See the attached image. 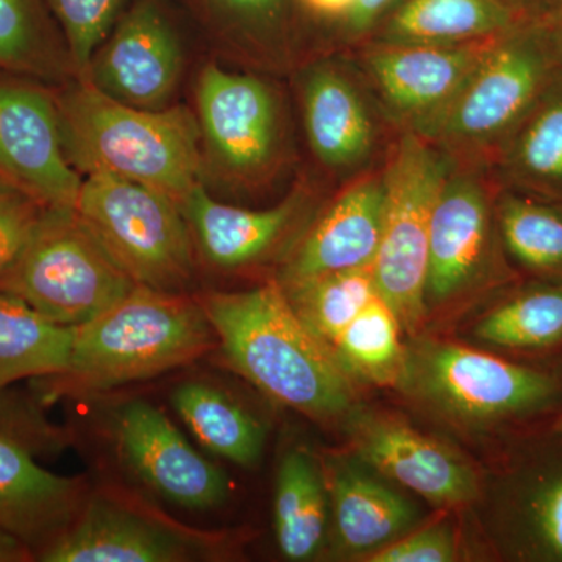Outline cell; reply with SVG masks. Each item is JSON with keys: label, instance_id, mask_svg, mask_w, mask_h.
<instances>
[{"label": "cell", "instance_id": "obj_1", "mask_svg": "<svg viewBox=\"0 0 562 562\" xmlns=\"http://www.w3.org/2000/svg\"><path fill=\"white\" fill-rule=\"evenodd\" d=\"M195 297L224 360L272 401L321 424L347 422L357 412L353 376L299 319L279 281Z\"/></svg>", "mask_w": 562, "mask_h": 562}, {"label": "cell", "instance_id": "obj_2", "mask_svg": "<svg viewBox=\"0 0 562 562\" xmlns=\"http://www.w3.org/2000/svg\"><path fill=\"white\" fill-rule=\"evenodd\" d=\"M217 349L198 297L136 286L94 319L74 328L68 369L41 379V395L101 394L146 382Z\"/></svg>", "mask_w": 562, "mask_h": 562}, {"label": "cell", "instance_id": "obj_3", "mask_svg": "<svg viewBox=\"0 0 562 562\" xmlns=\"http://www.w3.org/2000/svg\"><path fill=\"white\" fill-rule=\"evenodd\" d=\"M57 103L63 147L81 177L136 181L179 205L201 183V125L187 106L135 109L77 77L57 92Z\"/></svg>", "mask_w": 562, "mask_h": 562}, {"label": "cell", "instance_id": "obj_4", "mask_svg": "<svg viewBox=\"0 0 562 562\" xmlns=\"http://www.w3.org/2000/svg\"><path fill=\"white\" fill-rule=\"evenodd\" d=\"M561 74L542 22L520 20L495 36L452 105L420 138L453 161L486 166Z\"/></svg>", "mask_w": 562, "mask_h": 562}, {"label": "cell", "instance_id": "obj_5", "mask_svg": "<svg viewBox=\"0 0 562 562\" xmlns=\"http://www.w3.org/2000/svg\"><path fill=\"white\" fill-rule=\"evenodd\" d=\"M397 390L443 420L472 428L539 416L561 398L550 373L430 338L406 346Z\"/></svg>", "mask_w": 562, "mask_h": 562}, {"label": "cell", "instance_id": "obj_6", "mask_svg": "<svg viewBox=\"0 0 562 562\" xmlns=\"http://www.w3.org/2000/svg\"><path fill=\"white\" fill-rule=\"evenodd\" d=\"M136 286L70 206L44 209L0 273V291L66 327L94 319Z\"/></svg>", "mask_w": 562, "mask_h": 562}, {"label": "cell", "instance_id": "obj_7", "mask_svg": "<svg viewBox=\"0 0 562 562\" xmlns=\"http://www.w3.org/2000/svg\"><path fill=\"white\" fill-rule=\"evenodd\" d=\"M452 165V158L427 139L402 132L382 171L383 228L373 279L376 292L409 335L427 317L425 281L432 211Z\"/></svg>", "mask_w": 562, "mask_h": 562}, {"label": "cell", "instance_id": "obj_8", "mask_svg": "<svg viewBox=\"0 0 562 562\" xmlns=\"http://www.w3.org/2000/svg\"><path fill=\"white\" fill-rule=\"evenodd\" d=\"M76 211L139 286L187 292L195 244L179 203L165 192L111 176L83 177Z\"/></svg>", "mask_w": 562, "mask_h": 562}, {"label": "cell", "instance_id": "obj_9", "mask_svg": "<svg viewBox=\"0 0 562 562\" xmlns=\"http://www.w3.org/2000/svg\"><path fill=\"white\" fill-rule=\"evenodd\" d=\"M217 531L176 522L138 495L111 484L88 492L72 524L41 550L43 562H190L227 557Z\"/></svg>", "mask_w": 562, "mask_h": 562}, {"label": "cell", "instance_id": "obj_10", "mask_svg": "<svg viewBox=\"0 0 562 562\" xmlns=\"http://www.w3.org/2000/svg\"><path fill=\"white\" fill-rule=\"evenodd\" d=\"M61 443V432L32 405L0 392V528L31 547L35 561L72 524L90 492L80 476L40 464V453Z\"/></svg>", "mask_w": 562, "mask_h": 562}, {"label": "cell", "instance_id": "obj_11", "mask_svg": "<svg viewBox=\"0 0 562 562\" xmlns=\"http://www.w3.org/2000/svg\"><path fill=\"white\" fill-rule=\"evenodd\" d=\"M497 190L484 166L453 161L432 211L427 312L505 277L495 220Z\"/></svg>", "mask_w": 562, "mask_h": 562}, {"label": "cell", "instance_id": "obj_12", "mask_svg": "<svg viewBox=\"0 0 562 562\" xmlns=\"http://www.w3.org/2000/svg\"><path fill=\"white\" fill-rule=\"evenodd\" d=\"M492 38L458 46L366 43L357 66L376 109L398 132L424 136L452 105Z\"/></svg>", "mask_w": 562, "mask_h": 562}, {"label": "cell", "instance_id": "obj_13", "mask_svg": "<svg viewBox=\"0 0 562 562\" xmlns=\"http://www.w3.org/2000/svg\"><path fill=\"white\" fill-rule=\"evenodd\" d=\"M202 144L233 183H257L281 149V106L268 81L210 63L195 90Z\"/></svg>", "mask_w": 562, "mask_h": 562}, {"label": "cell", "instance_id": "obj_14", "mask_svg": "<svg viewBox=\"0 0 562 562\" xmlns=\"http://www.w3.org/2000/svg\"><path fill=\"white\" fill-rule=\"evenodd\" d=\"M0 180L46 209H76L83 177L66 157L57 92L44 81L0 72Z\"/></svg>", "mask_w": 562, "mask_h": 562}, {"label": "cell", "instance_id": "obj_15", "mask_svg": "<svg viewBox=\"0 0 562 562\" xmlns=\"http://www.w3.org/2000/svg\"><path fill=\"white\" fill-rule=\"evenodd\" d=\"M110 431L122 465L161 501L188 512H210L227 502V473L194 449L154 403H122Z\"/></svg>", "mask_w": 562, "mask_h": 562}, {"label": "cell", "instance_id": "obj_16", "mask_svg": "<svg viewBox=\"0 0 562 562\" xmlns=\"http://www.w3.org/2000/svg\"><path fill=\"white\" fill-rule=\"evenodd\" d=\"M183 70L180 35L161 0H132L80 79L113 101L157 111L173 105Z\"/></svg>", "mask_w": 562, "mask_h": 562}, {"label": "cell", "instance_id": "obj_17", "mask_svg": "<svg viewBox=\"0 0 562 562\" xmlns=\"http://www.w3.org/2000/svg\"><path fill=\"white\" fill-rule=\"evenodd\" d=\"M347 425L351 453L431 505L461 508L482 494L471 462L405 422L355 412Z\"/></svg>", "mask_w": 562, "mask_h": 562}, {"label": "cell", "instance_id": "obj_18", "mask_svg": "<svg viewBox=\"0 0 562 562\" xmlns=\"http://www.w3.org/2000/svg\"><path fill=\"white\" fill-rule=\"evenodd\" d=\"M491 532L508 560L562 562V441L527 454L498 480Z\"/></svg>", "mask_w": 562, "mask_h": 562}, {"label": "cell", "instance_id": "obj_19", "mask_svg": "<svg viewBox=\"0 0 562 562\" xmlns=\"http://www.w3.org/2000/svg\"><path fill=\"white\" fill-rule=\"evenodd\" d=\"M317 458L327 487L333 541L342 553L362 561L420 524L416 503L357 454Z\"/></svg>", "mask_w": 562, "mask_h": 562}, {"label": "cell", "instance_id": "obj_20", "mask_svg": "<svg viewBox=\"0 0 562 562\" xmlns=\"http://www.w3.org/2000/svg\"><path fill=\"white\" fill-rule=\"evenodd\" d=\"M312 206V194L297 188L279 205L241 209L211 198L195 184L180 203L203 260L221 271H239L268 260L297 231Z\"/></svg>", "mask_w": 562, "mask_h": 562}, {"label": "cell", "instance_id": "obj_21", "mask_svg": "<svg viewBox=\"0 0 562 562\" xmlns=\"http://www.w3.org/2000/svg\"><path fill=\"white\" fill-rule=\"evenodd\" d=\"M382 171L349 184L292 247L277 281L297 283L324 273L372 269L382 241Z\"/></svg>", "mask_w": 562, "mask_h": 562}, {"label": "cell", "instance_id": "obj_22", "mask_svg": "<svg viewBox=\"0 0 562 562\" xmlns=\"http://www.w3.org/2000/svg\"><path fill=\"white\" fill-rule=\"evenodd\" d=\"M303 125L316 160L328 171L355 173L372 160L379 127L371 102L339 63H313L301 80Z\"/></svg>", "mask_w": 562, "mask_h": 562}, {"label": "cell", "instance_id": "obj_23", "mask_svg": "<svg viewBox=\"0 0 562 562\" xmlns=\"http://www.w3.org/2000/svg\"><path fill=\"white\" fill-rule=\"evenodd\" d=\"M520 20L503 0H395L361 44L458 46L501 35Z\"/></svg>", "mask_w": 562, "mask_h": 562}, {"label": "cell", "instance_id": "obj_24", "mask_svg": "<svg viewBox=\"0 0 562 562\" xmlns=\"http://www.w3.org/2000/svg\"><path fill=\"white\" fill-rule=\"evenodd\" d=\"M484 168L498 188L562 201V74Z\"/></svg>", "mask_w": 562, "mask_h": 562}, {"label": "cell", "instance_id": "obj_25", "mask_svg": "<svg viewBox=\"0 0 562 562\" xmlns=\"http://www.w3.org/2000/svg\"><path fill=\"white\" fill-rule=\"evenodd\" d=\"M273 530L286 560L313 561L330 535V506L319 458L291 449L281 458L273 491Z\"/></svg>", "mask_w": 562, "mask_h": 562}, {"label": "cell", "instance_id": "obj_26", "mask_svg": "<svg viewBox=\"0 0 562 562\" xmlns=\"http://www.w3.org/2000/svg\"><path fill=\"white\" fill-rule=\"evenodd\" d=\"M171 403L203 449L246 469L260 462L265 427L228 392L202 380H188L173 387Z\"/></svg>", "mask_w": 562, "mask_h": 562}, {"label": "cell", "instance_id": "obj_27", "mask_svg": "<svg viewBox=\"0 0 562 562\" xmlns=\"http://www.w3.org/2000/svg\"><path fill=\"white\" fill-rule=\"evenodd\" d=\"M74 328L0 291V392L21 380L60 375L68 369Z\"/></svg>", "mask_w": 562, "mask_h": 562}, {"label": "cell", "instance_id": "obj_28", "mask_svg": "<svg viewBox=\"0 0 562 562\" xmlns=\"http://www.w3.org/2000/svg\"><path fill=\"white\" fill-rule=\"evenodd\" d=\"M0 72L47 85L76 77L68 46L46 0H0Z\"/></svg>", "mask_w": 562, "mask_h": 562}, {"label": "cell", "instance_id": "obj_29", "mask_svg": "<svg viewBox=\"0 0 562 562\" xmlns=\"http://www.w3.org/2000/svg\"><path fill=\"white\" fill-rule=\"evenodd\" d=\"M495 220L503 251L520 269L562 281V201L498 188Z\"/></svg>", "mask_w": 562, "mask_h": 562}, {"label": "cell", "instance_id": "obj_30", "mask_svg": "<svg viewBox=\"0 0 562 562\" xmlns=\"http://www.w3.org/2000/svg\"><path fill=\"white\" fill-rule=\"evenodd\" d=\"M472 335L502 350L541 351L562 344V281L538 279L498 302Z\"/></svg>", "mask_w": 562, "mask_h": 562}, {"label": "cell", "instance_id": "obj_31", "mask_svg": "<svg viewBox=\"0 0 562 562\" xmlns=\"http://www.w3.org/2000/svg\"><path fill=\"white\" fill-rule=\"evenodd\" d=\"M397 314L380 294L347 325L331 349L353 379L397 387L405 368L406 346Z\"/></svg>", "mask_w": 562, "mask_h": 562}, {"label": "cell", "instance_id": "obj_32", "mask_svg": "<svg viewBox=\"0 0 562 562\" xmlns=\"http://www.w3.org/2000/svg\"><path fill=\"white\" fill-rule=\"evenodd\" d=\"M280 286L299 319L330 347L373 295L379 294L372 269L324 273Z\"/></svg>", "mask_w": 562, "mask_h": 562}, {"label": "cell", "instance_id": "obj_33", "mask_svg": "<svg viewBox=\"0 0 562 562\" xmlns=\"http://www.w3.org/2000/svg\"><path fill=\"white\" fill-rule=\"evenodd\" d=\"M211 29L236 46L272 57L290 43L294 0H191Z\"/></svg>", "mask_w": 562, "mask_h": 562}, {"label": "cell", "instance_id": "obj_34", "mask_svg": "<svg viewBox=\"0 0 562 562\" xmlns=\"http://www.w3.org/2000/svg\"><path fill=\"white\" fill-rule=\"evenodd\" d=\"M68 46L77 79L132 0H46Z\"/></svg>", "mask_w": 562, "mask_h": 562}, {"label": "cell", "instance_id": "obj_35", "mask_svg": "<svg viewBox=\"0 0 562 562\" xmlns=\"http://www.w3.org/2000/svg\"><path fill=\"white\" fill-rule=\"evenodd\" d=\"M460 543L450 520L417 525L397 541L376 550L362 561L369 562H452L458 560Z\"/></svg>", "mask_w": 562, "mask_h": 562}, {"label": "cell", "instance_id": "obj_36", "mask_svg": "<svg viewBox=\"0 0 562 562\" xmlns=\"http://www.w3.org/2000/svg\"><path fill=\"white\" fill-rule=\"evenodd\" d=\"M46 206L0 180V273L24 246Z\"/></svg>", "mask_w": 562, "mask_h": 562}, {"label": "cell", "instance_id": "obj_37", "mask_svg": "<svg viewBox=\"0 0 562 562\" xmlns=\"http://www.w3.org/2000/svg\"><path fill=\"white\" fill-rule=\"evenodd\" d=\"M395 0H357L349 16L344 22L341 31L338 32V41L360 46L362 41L368 38L373 25L386 13Z\"/></svg>", "mask_w": 562, "mask_h": 562}, {"label": "cell", "instance_id": "obj_38", "mask_svg": "<svg viewBox=\"0 0 562 562\" xmlns=\"http://www.w3.org/2000/svg\"><path fill=\"white\" fill-rule=\"evenodd\" d=\"M355 2L357 0H294V7H297L310 20L324 27L333 29L338 35Z\"/></svg>", "mask_w": 562, "mask_h": 562}, {"label": "cell", "instance_id": "obj_39", "mask_svg": "<svg viewBox=\"0 0 562 562\" xmlns=\"http://www.w3.org/2000/svg\"><path fill=\"white\" fill-rule=\"evenodd\" d=\"M35 561L31 547L25 546L16 536L0 528V562Z\"/></svg>", "mask_w": 562, "mask_h": 562}, {"label": "cell", "instance_id": "obj_40", "mask_svg": "<svg viewBox=\"0 0 562 562\" xmlns=\"http://www.w3.org/2000/svg\"><path fill=\"white\" fill-rule=\"evenodd\" d=\"M535 20L542 22L562 61V0H554L546 13Z\"/></svg>", "mask_w": 562, "mask_h": 562}, {"label": "cell", "instance_id": "obj_41", "mask_svg": "<svg viewBox=\"0 0 562 562\" xmlns=\"http://www.w3.org/2000/svg\"><path fill=\"white\" fill-rule=\"evenodd\" d=\"M509 9L516 11L520 18L525 20H532L546 13L547 9L554 2V0H503Z\"/></svg>", "mask_w": 562, "mask_h": 562}, {"label": "cell", "instance_id": "obj_42", "mask_svg": "<svg viewBox=\"0 0 562 562\" xmlns=\"http://www.w3.org/2000/svg\"><path fill=\"white\" fill-rule=\"evenodd\" d=\"M553 430L554 432H557V435L562 436V414L560 416V419L557 420V424H554Z\"/></svg>", "mask_w": 562, "mask_h": 562}]
</instances>
